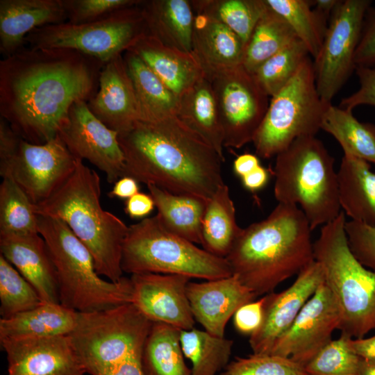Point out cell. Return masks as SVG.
Masks as SVG:
<instances>
[{"instance_id":"32","label":"cell","mask_w":375,"mask_h":375,"mask_svg":"<svg viewBox=\"0 0 375 375\" xmlns=\"http://www.w3.org/2000/svg\"><path fill=\"white\" fill-rule=\"evenodd\" d=\"M157 215L174 233L194 243L201 244V222L206 200L191 195L168 192L155 185H147Z\"/></svg>"},{"instance_id":"33","label":"cell","mask_w":375,"mask_h":375,"mask_svg":"<svg viewBox=\"0 0 375 375\" xmlns=\"http://www.w3.org/2000/svg\"><path fill=\"white\" fill-rule=\"evenodd\" d=\"M180 334L176 327L153 322L140 356L144 375H192L184 360Z\"/></svg>"},{"instance_id":"11","label":"cell","mask_w":375,"mask_h":375,"mask_svg":"<svg viewBox=\"0 0 375 375\" xmlns=\"http://www.w3.org/2000/svg\"><path fill=\"white\" fill-rule=\"evenodd\" d=\"M140 3L94 22H65L38 28L26 36L25 43L32 49L76 51L104 65L124 54L147 33Z\"/></svg>"},{"instance_id":"41","label":"cell","mask_w":375,"mask_h":375,"mask_svg":"<svg viewBox=\"0 0 375 375\" xmlns=\"http://www.w3.org/2000/svg\"><path fill=\"white\" fill-rule=\"evenodd\" d=\"M0 315L9 318L44 303L35 288L0 255Z\"/></svg>"},{"instance_id":"15","label":"cell","mask_w":375,"mask_h":375,"mask_svg":"<svg viewBox=\"0 0 375 375\" xmlns=\"http://www.w3.org/2000/svg\"><path fill=\"white\" fill-rule=\"evenodd\" d=\"M58 135L76 158L88 160L106 174L109 183L124 176L125 160L118 133L94 115L86 101L72 106Z\"/></svg>"},{"instance_id":"25","label":"cell","mask_w":375,"mask_h":375,"mask_svg":"<svg viewBox=\"0 0 375 375\" xmlns=\"http://www.w3.org/2000/svg\"><path fill=\"white\" fill-rule=\"evenodd\" d=\"M194 13L192 52L203 73L208 75L241 65L245 51L242 40L218 21Z\"/></svg>"},{"instance_id":"27","label":"cell","mask_w":375,"mask_h":375,"mask_svg":"<svg viewBox=\"0 0 375 375\" xmlns=\"http://www.w3.org/2000/svg\"><path fill=\"white\" fill-rule=\"evenodd\" d=\"M176 116L224 160V131L211 83L204 73L178 97Z\"/></svg>"},{"instance_id":"46","label":"cell","mask_w":375,"mask_h":375,"mask_svg":"<svg viewBox=\"0 0 375 375\" xmlns=\"http://www.w3.org/2000/svg\"><path fill=\"white\" fill-rule=\"evenodd\" d=\"M359 88L342 99L340 107L352 110L361 105L375 106V67H356Z\"/></svg>"},{"instance_id":"45","label":"cell","mask_w":375,"mask_h":375,"mask_svg":"<svg viewBox=\"0 0 375 375\" xmlns=\"http://www.w3.org/2000/svg\"><path fill=\"white\" fill-rule=\"evenodd\" d=\"M345 231L350 250L365 267L375 272V227L346 222Z\"/></svg>"},{"instance_id":"4","label":"cell","mask_w":375,"mask_h":375,"mask_svg":"<svg viewBox=\"0 0 375 375\" xmlns=\"http://www.w3.org/2000/svg\"><path fill=\"white\" fill-rule=\"evenodd\" d=\"M98 174L77 158L75 169L47 199L34 205L36 214L65 222L90 251L97 272L112 282L123 277L122 259L128 226L103 209Z\"/></svg>"},{"instance_id":"5","label":"cell","mask_w":375,"mask_h":375,"mask_svg":"<svg viewBox=\"0 0 375 375\" xmlns=\"http://www.w3.org/2000/svg\"><path fill=\"white\" fill-rule=\"evenodd\" d=\"M273 174L276 201L297 206L312 230L342 211L334 158L316 135L299 138L280 152Z\"/></svg>"},{"instance_id":"16","label":"cell","mask_w":375,"mask_h":375,"mask_svg":"<svg viewBox=\"0 0 375 375\" xmlns=\"http://www.w3.org/2000/svg\"><path fill=\"white\" fill-rule=\"evenodd\" d=\"M340 322L338 304L324 281L269 354L289 358L304 367L333 340V332L338 329Z\"/></svg>"},{"instance_id":"14","label":"cell","mask_w":375,"mask_h":375,"mask_svg":"<svg viewBox=\"0 0 375 375\" xmlns=\"http://www.w3.org/2000/svg\"><path fill=\"white\" fill-rule=\"evenodd\" d=\"M76 162L77 158L58 135L41 144L22 139L15 153L0 162V175L12 179L37 205L50 197L67 181Z\"/></svg>"},{"instance_id":"49","label":"cell","mask_w":375,"mask_h":375,"mask_svg":"<svg viewBox=\"0 0 375 375\" xmlns=\"http://www.w3.org/2000/svg\"><path fill=\"white\" fill-rule=\"evenodd\" d=\"M155 208L151 194L139 192L125 201L124 212L132 219H144Z\"/></svg>"},{"instance_id":"53","label":"cell","mask_w":375,"mask_h":375,"mask_svg":"<svg viewBox=\"0 0 375 375\" xmlns=\"http://www.w3.org/2000/svg\"><path fill=\"white\" fill-rule=\"evenodd\" d=\"M348 344L351 351L359 358L375 361V335L368 338H351Z\"/></svg>"},{"instance_id":"23","label":"cell","mask_w":375,"mask_h":375,"mask_svg":"<svg viewBox=\"0 0 375 375\" xmlns=\"http://www.w3.org/2000/svg\"><path fill=\"white\" fill-rule=\"evenodd\" d=\"M67 20L64 0H1L0 52L8 57L23 48L33 31Z\"/></svg>"},{"instance_id":"19","label":"cell","mask_w":375,"mask_h":375,"mask_svg":"<svg viewBox=\"0 0 375 375\" xmlns=\"http://www.w3.org/2000/svg\"><path fill=\"white\" fill-rule=\"evenodd\" d=\"M8 375H83L68 335L0 341Z\"/></svg>"},{"instance_id":"20","label":"cell","mask_w":375,"mask_h":375,"mask_svg":"<svg viewBox=\"0 0 375 375\" xmlns=\"http://www.w3.org/2000/svg\"><path fill=\"white\" fill-rule=\"evenodd\" d=\"M94 115L118 135L140 120L133 85L123 54L104 64L96 94L88 101Z\"/></svg>"},{"instance_id":"31","label":"cell","mask_w":375,"mask_h":375,"mask_svg":"<svg viewBox=\"0 0 375 375\" xmlns=\"http://www.w3.org/2000/svg\"><path fill=\"white\" fill-rule=\"evenodd\" d=\"M242 228L237 223L234 203L225 183L206 201L201 222L203 249L226 258Z\"/></svg>"},{"instance_id":"24","label":"cell","mask_w":375,"mask_h":375,"mask_svg":"<svg viewBox=\"0 0 375 375\" xmlns=\"http://www.w3.org/2000/svg\"><path fill=\"white\" fill-rule=\"evenodd\" d=\"M127 51L139 56L178 98L203 74L192 52L167 46L148 32Z\"/></svg>"},{"instance_id":"42","label":"cell","mask_w":375,"mask_h":375,"mask_svg":"<svg viewBox=\"0 0 375 375\" xmlns=\"http://www.w3.org/2000/svg\"><path fill=\"white\" fill-rule=\"evenodd\" d=\"M349 337L341 334L324 347L305 366L308 375H359L360 358L350 349Z\"/></svg>"},{"instance_id":"22","label":"cell","mask_w":375,"mask_h":375,"mask_svg":"<svg viewBox=\"0 0 375 375\" xmlns=\"http://www.w3.org/2000/svg\"><path fill=\"white\" fill-rule=\"evenodd\" d=\"M0 251L35 288L44 303H60L55 267L39 233L0 234Z\"/></svg>"},{"instance_id":"21","label":"cell","mask_w":375,"mask_h":375,"mask_svg":"<svg viewBox=\"0 0 375 375\" xmlns=\"http://www.w3.org/2000/svg\"><path fill=\"white\" fill-rule=\"evenodd\" d=\"M187 295L195 321L219 337H224L226 324L236 310L257 297L234 274L201 283L190 281Z\"/></svg>"},{"instance_id":"39","label":"cell","mask_w":375,"mask_h":375,"mask_svg":"<svg viewBox=\"0 0 375 375\" xmlns=\"http://www.w3.org/2000/svg\"><path fill=\"white\" fill-rule=\"evenodd\" d=\"M39 233L34 204L11 178H3L0 185V234Z\"/></svg>"},{"instance_id":"35","label":"cell","mask_w":375,"mask_h":375,"mask_svg":"<svg viewBox=\"0 0 375 375\" xmlns=\"http://www.w3.org/2000/svg\"><path fill=\"white\" fill-rule=\"evenodd\" d=\"M297 38L287 22L267 6L246 45L242 64L253 74L266 60Z\"/></svg>"},{"instance_id":"2","label":"cell","mask_w":375,"mask_h":375,"mask_svg":"<svg viewBox=\"0 0 375 375\" xmlns=\"http://www.w3.org/2000/svg\"><path fill=\"white\" fill-rule=\"evenodd\" d=\"M118 140L125 160L123 176L206 201L224 183V160L177 116L138 120Z\"/></svg>"},{"instance_id":"51","label":"cell","mask_w":375,"mask_h":375,"mask_svg":"<svg viewBox=\"0 0 375 375\" xmlns=\"http://www.w3.org/2000/svg\"><path fill=\"white\" fill-rule=\"evenodd\" d=\"M269 171L261 165L242 177L243 187L251 192H256L264 188L269 179Z\"/></svg>"},{"instance_id":"30","label":"cell","mask_w":375,"mask_h":375,"mask_svg":"<svg viewBox=\"0 0 375 375\" xmlns=\"http://www.w3.org/2000/svg\"><path fill=\"white\" fill-rule=\"evenodd\" d=\"M138 104L140 120L157 122L176 116L178 98L136 54H123Z\"/></svg>"},{"instance_id":"28","label":"cell","mask_w":375,"mask_h":375,"mask_svg":"<svg viewBox=\"0 0 375 375\" xmlns=\"http://www.w3.org/2000/svg\"><path fill=\"white\" fill-rule=\"evenodd\" d=\"M147 32L164 44L192 51L194 13L188 0H149L140 4Z\"/></svg>"},{"instance_id":"43","label":"cell","mask_w":375,"mask_h":375,"mask_svg":"<svg viewBox=\"0 0 375 375\" xmlns=\"http://www.w3.org/2000/svg\"><path fill=\"white\" fill-rule=\"evenodd\" d=\"M219 375H308L301 364L273 354L253 353L235 357Z\"/></svg>"},{"instance_id":"17","label":"cell","mask_w":375,"mask_h":375,"mask_svg":"<svg viewBox=\"0 0 375 375\" xmlns=\"http://www.w3.org/2000/svg\"><path fill=\"white\" fill-rule=\"evenodd\" d=\"M133 303L153 322H161L180 330L194 328L187 295L189 277L176 274H135L130 277Z\"/></svg>"},{"instance_id":"37","label":"cell","mask_w":375,"mask_h":375,"mask_svg":"<svg viewBox=\"0 0 375 375\" xmlns=\"http://www.w3.org/2000/svg\"><path fill=\"white\" fill-rule=\"evenodd\" d=\"M194 12L203 13L233 31L246 45L267 9L265 0H193Z\"/></svg>"},{"instance_id":"48","label":"cell","mask_w":375,"mask_h":375,"mask_svg":"<svg viewBox=\"0 0 375 375\" xmlns=\"http://www.w3.org/2000/svg\"><path fill=\"white\" fill-rule=\"evenodd\" d=\"M356 67H375V8L366 14L355 55Z\"/></svg>"},{"instance_id":"6","label":"cell","mask_w":375,"mask_h":375,"mask_svg":"<svg viewBox=\"0 0 375 375\" xmlns=\"http://www.w3.org/2000/svg\"><path fill=\"white\" fill-rule=\"evenodd\" d=\"M38 228L55 267L60 304L88 312L131 302L130 278L123 276L117 282L102 278L90 251L65 222L38 215Z\"/></svg>"},{"instance_id":"55","label":"cell","mask_w":375,"mask_h":375,"mask_svg":"<svg viewBox=\"0 0 375 375\" xmlns=\"http://www.w3.org/2000/svg\"><path fill=\"white\" fill-rule=\"evenodd\" d=\"M106 375H144L140 365V356L129 357Z\"/></svg>"},{"instance_id":"13","label":"cell","mask_w":375,"mask_h":375,"mask_svg":"<svg viewBox=\"0 0 375 375\" xmlns=\"http://www.w3.org/2000/svg\"><path fill=\"white\" fill-rule=\"evenodd\" d=\"M211 83L224 131V147L252 142L269 106V96L242 65L205 74Z\"/></svg>"},{"instance_id":"52","label":"cell","mask_w":375,"mask_h":375,"mask_svg":"<svg viewBox=\"0 0 375 375\" xmlns=\"http://www.w3.org/2000/svg\"><path fill=\"white\" fill-rule=\"evenodd\" d=\"M139 192L138 182L133 178L124 176L114 183L108 195L110 198L128 199Z\"/></svg>"},{"instance_id":"18","label":"cell","mask_w":375,"mask_h":375,"mask_svg":"<svg viewBox=\"0 0 375 375\" xmlns=\"http://www.w3.org/2000/svg\"><path fill=\"white\" fill-rule=\"evenodd\" d=\"M324 281L322 268L315 260L297 274L288 288L265 295L262 323L249 340L253 353H270L276 341L290 328L305 303Z\"/></svg>"},{"instance_id":"36","label":"cell","mask_w":375,"mask_h":375,"mask_svg":"<svg viewBox=\"0 0 375 375\" xmlns=\"http://www.w3.org/2000/svg\"><path fill=\"white\" fill-rule=\"evenodd\" d=\"M184 356L192 363V375H217L229 363L233 341L195 328L181 330Z\"/></svg>"},{"instance_id":"47","label":"cell","mask_w":375,"mask_h":375,"mask_svg":"<svg viewBox=\"0 0 375 375\" xmlns=\"http://www.w3.org/2000/svg\"><path fill=\"white\" fill-rule=\"evenodd\" d=\"M265 295L240 306L233 315L235 330L244 335H253L260 327L264 317Z\"/></svg>"},{"instance_id":"12","label":"cell","mask_w":375,"mask_h":375,"mask_svg":"<svg viewBox=\"0 0 375 375\" xmlns=\"http://www.w3.org/2000/svg\"><path fill=\"white\" fill-rule=\"evenodd\" d=\"M371 1H340L333 10L318 56L314 59L316 88L331 103L353 70L355 55Z\"/></svg>"},{"instance_id":"44","label":"cell","mask_w":375,"mask_h":375,"mask_svg":"<svg viewBox=\"0 0 375 375\" xmlns=\"http://www.w3.org/2000/svg\"><path fill=\"white\" fill-rule=\"evenodd\" d=\"M141 0H64L67 21L78 24L102 19L119 10L139 4Z\"/></svg>"},{"instance_id":"38","label":"cell","mask_w":375,"mask_h":375,"mask_svg":"<svg viewBox=\"0 0 375 375\" xmlns=\"http://www.w3.org/2000/svg\"><path fill=\"white\" fill-rule=\"evenodd\" d=\"M269 9L281 16L315 59L321 49L328 25L306 0H265Z\"/></svg>"},{"instance_id":"26","label":"cell","mask_w":375,"mask_h":375,"mask_svg":"<svg viewBox=\"0 0 375 375\" xmlns=\"http://www.w3.org/2000/svg\"><path fill=\"white\" fill-rule=\"evenodd\" d=\"M338 182L342 212L351 221L375 227V173L370 164L343 155Z\"/></svg>"},{"instance_id":"29","label":"cell","mask_w":375,"mask_h":375,"mask_svg":"<svg viewBox=\"0 0 375 375\" xmlns=\"http://www.w3.org/2000/svg\"><path fill=\"white\" fill-rule=\"evenodd\" d=\"M77 312L60 303H42L31 310L0 319V341L68 335Z\"/></svg>"},{"instance_id":"7","label":"cell","mask_w":375,"mask_h":375,"mask_svg":"<svg viewBox=\"0 0 375 375\" xmlns=\"http://www.w3.org/2000/svg\"><path fill=\"white\" fill-rule=\"evenodd\" d=\"M345 214L322 226L313 242L315 260L340 312L338 330L351 338H362L375 329V272L362 265L348 244Z\"/></svg>"},{"instance_id":"3","label":"cell","mask_w":375,"mask_h":375,"mask_svg":"<svg viewBox=\"0 0 375 375\" xmlns=\"http://www.w3.org/2000/svg\"><path fill=\"white\" fill-rule=\"evenodd\" d=\"M311 227L296 205L278 203L265 219L242 231L226 259L257 297L315 261Z\"/></svg>"},{"instance_id":"8","label":"cell","mask_w":375,"mask_h":375,"mask_svg":"<svg viewBox=\"0 0 375 375\" xmlns=\"http://www.w3.org/2000/svg\"><path fill=\"white\" fill-rule=\"evenodd\" d=\"M122 269L131 275L176 274L205 281L233 275L226 258L214 256L170 231L157 215L128 226Z\"/></svg>"},{"instance_id":"56","label":"cell","mask_w":375,"mask_h":375,"mask_svg":"<svg viewBox=\"0 0 375 375\" xmlns=\"http://www.w3.org/2000/svg\"><path fill=\"white\" fill-rule=\"evenodd\" d=\"M340 1L338 0H316L314 1V10L326 22L332 15L333 10Z\"/></svg>"},{"instance_id":"1","label":"cell","mask_w":375,"mask_h":375,"mask_svg":"<svg viewBox=\"0 0 375 375\" xmlns=\"http://www.w3.org/2000/svg\"><path fill=\"white\" fill-rule=\"evenodd\" d=\"M104 65L70 49L22 48L0 61V115L24 140L58 135L72 106L96 94Z\"/></svg>"},{"instance_id":"34","label":"cell","mask_w":375,"mask_h":375,"mask_svg":"<svg viewBox=\"0 0 375 375\" xmlns=\"http://www.w3.org/2000/svg\"><path fill=\"white\" fill-rule=\"evenodd\" d=\"M321 130L337 140L344 155L375 165V125L360 122L352 110L331 103L324 114Z\"/></svg>"},{"instance_id":"9","label":"cell","mask_w":375,"mask_h":375,"mask_svg":"<svg viewBox=\"0 0 375 375\" xmlns=\"http://www.w3.org/2000/svg\"><path fill=\"white\" fill-rule=\"evenodd\" d=\"M152 324L130 302L105 310L77 312L68 337L85 372L106 375L129 357L141 356Z\"/></svg>"},{"instance_id":"57","label":"cell","mask_w":375,"mask_h":375,"mask_svg":"<svg viewBox=\"0 0 375 375\" xmlns=\"http://www.w3.org/2000/svg\"><path fill=\"white\" fill-rule=\"evenodd\" d=\"M359 375H375V361L360 358L359 363Z\"/></svg>"},{"instance_id":"50","label":"cell","mask_w":375,"mask_h":375,"mask_svg":"<svg viewBox=\"0 0 375 375\" xmlns=\"http://www.w3.org/2000/svg\"><path fill=\"white\" fill-rule=\"evenodd\" d=\"M22 139L10 124L0 117V162L8 159L15 153Z\"/></svg>"},{"instance_id":"10","label":"cell","mask_w":375,"mask_h":375,"mask_svg":"<svg viewBox=\"0 0 375 375\" xmlns=\"http://www.w3.org/2000/svg\"><path fill=\"white\" fill-rule=\"evenodd\" d=\"M329 104L318 94L313 61L308 56L292 79L271 97L252 141L256 154L264 159L276 157L297 138L316 135Z\"/></svg>"},{"instance_id":"40","label":"cell","mask_w":375,"mask_h":375,"mask_svg":"<svg viewBox=\"0 0 375 375\" xmlns=\"http://www.w3.org/2000/svg\"><path fill=\"white\" fill-rule=\"evenodd\" d=\"M309 55L305 44L297 38L252 74L262 90L272 97L292 79Z\"/></svg>"},{"instance_id":"54","label":"cell","mask_w":375,"mask_h":375,"mask_svg":"<svg viewBox=\"0 0 375 375\" xmlns=\"http://www.w3.org/2000/svg\"><path fill=\"white\" fill-rule=\"evenodd\" d=\"M260 165V158L256 154L244 153L236 157L233 168L235 175L241 178Z\"/></svg>"}]
</instances>
